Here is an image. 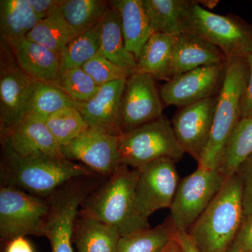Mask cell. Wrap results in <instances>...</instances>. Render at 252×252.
I'll return each instance as SVG.
<instances>
[{
	"label": "cell",
	"mask_w": 252,
	"mask_h": 252,
	"mask_svg": "<svg viewBox=\"0 0 252 252\" xmlns=\"http://www.w3.org/2000/svg\"><path fill=\"white\" fill-rule=\"evenodd\" d=\"M4 149L1 165L3 186L20 189L39 198L47 200L68 182L94 176L90 169L65 158L23 157L11 149Z\"/></svg>",
	"instance_id": "6da1fadb"
},
{
	"label": "cell",
	"mask_w": 252,
	"mask_h": 252,
	"mask_svg": "<svg viewBox=\"0 0 252 252\" xmlns=\"http://www.w3.org/2000/svg\"><path fill=\"white\" fill-rule=\"evenodd\" d=\"M138 170L121 165L99 188L91 192L81 211L116 227L122 236L150 228L141 215L136 199Z\"/></svg>",
	"instance_id": "7a4b0ae2"
},
{
	"label": "cell",
	"mask_w": 252,
	"mask_h": 252,
	"mask_svg": "<svg viewBox=\"0 0 252 252\" xmlns=\"http://www.w3.org/2000/svg\"><path fill=\"white\" fill-rule=\"evenodd\" d=\"M242 183L237 174L227 179L206 210L190 226L199 252H227L244 216Z\"/></svg>",
	"instance_id": "3957f363"
},
{
	"label": "cell",
	"mask_w": 252,
	"mask_h": 252,
	"mask_svg": "<svg viewBox=\"0 0 252 252\" xmlns=\"http://www.w3.org/2000/svg\"><path fill=\"white\" fill-rule=\"evenodd\" d=\"M250 77L248 59L226 60V71L218 101L210 140L198 167L217 170L232 132L241 120L242 102Z\"/></svg>",
	"instance_id": "277c9868"
},
{
	"label": "cell",
	"mask_w": 252,
	"mask_h": 252,
	"mask_svg": "<svg viewBox=\"0 0 252 252\" xmlns=\"http://www.w3.org/2000/svg\"><path fill=\"white\" fill-rule=\"evenodd\" d=\"M184 33L195 34L219 48L227 59L252 55V24L236 15H220L192 1Z\"/></svg>",
	"instance_id": "5b68a950"
},
{
	"label": "cell",
	"mask_w": 252,
	"mask_h": 252,
	"mask_svg": "<svg viewBox=\"0 0 252 252\" xmlns=\"http://www.w3.org/2000/svg\"><path fill=\"white\" fill-rule=\"evenodd\" d=\"M119 147L122 165L135 170L161 158L177 162L185 154L165 116L119 135Z\"/></svg>",
	"instance_id": "8992f818"
},
{
	"label": "cell",
	"mask_w": 252,
	"mask_h": 252,
	"mask_svg": "<svg viewBox=\"0 0 252 252\" xmlns=\"http://www.w3.org/2000/svg\"><path fill=\"white\" fill-rule=\"evenodd\" d=\"M49 201L14 187L0 189V236L4 240L26 235L44 236Z\"/></svg>",
	"instance_id": "52a82bcc"
},
{
	"label": "cell",
	"mask_w": 252,
	"mask_h": 252,
	"mask_svg": "<svg viewBox=\"0 0 252 252\" xmlns=\"http://www.w3.org/2000/svg\"><path fill=\"white\" fill-rule=\"evenodd\" d=\"M94 177H81L68 182L48 198L50 211L45 237L52 252H73L72 241L79 208L94 188Z\"/></svg>",
	"instance_id": "ba28073f"
},
{
	"label": "cell",
	"mask_w": 252,
	"mask_h": 252,
	"mask_svg": "<svg viewBox=\"0 0 252 252\" xmlns=\"http://www.w3.org/2000/svg\"><path fill=\"white\" fill-rule=\"evenodd\" d=\"M227 179L218 170L198 167L179 184L170 207L172 223L178 231L189 228L206 210Z\"/></svg>",
	"instance_id": "9c48e42d"
},
{
	"label": "cell",
	"mask_w": 252,
	"mask_h": 252,
	"mask_svg": "<svg viewBox=\"0 0 252 252\" xmlns=\"http://www.w3.org/2000/svg\"><path fill=\"white\" fill-rule=\"evenodd\" d=\"M0 65L1 133L9 130L29 113L36 80L19 67L9 46L1 41Z\"/></svg>",
	"instance_id": "30bf717a"
},
{
	"label": "cell",
	"mask_w": 252,
	"mask_h": 252,
	"mask_svg": "<svg viewBox=\"0 0 252 252\" xmlns=\"http://www.w3.org/2000/svg\"><path fill=\"white\" fill-rule=\"evenodd\" d=\"M119 140V135L89 126L79 137L61 147V152L66 159L79 160L92 171L109 178L122 165Z\"/></svg>",
	"instance_id": "8fae6325"
},
{
	"label": "cell",
	"mask_w": 252,
	"mask_h": 252,
	"mask_svg": "<svg viewBox=\"0 0 252 252\" xmlns=\"http://www.w3.org/2000/svg\"><path fill=\"white\" fill-rule=\"evenodd\" d=\"M175 162L170 158H161L137 170L136 199L139 211L144 218L171 207L180 184Z\"/></svg>",
	"instance_id": "7c38bea8"
},
{
	"label": "cell",
	"mask_w": 252,
	"mask_h": 252,
	"mask_svg": "<svg viewBox=\"0 0 252 252\" xmlns=\"http://www.w3.org/2000/svg\"><path fill=\"white\" fill-rule=\"evenodd\" d=\"M225 71L226 61L198 67L172 78L160 88L162 102L165 105L181 108L218 95L223 86Z\"/></svg>",
	"instance_id": "4fadbf2b"
},
{
	"label": "cell",
	"mask_w": 252,
	"mask_h": 252,
	"mask_svg": "<svg viewBox=\"0 0 252 252\" xmlns=\"http://www.w3.org/2000/svg\"><path fill=\"white\" fill-rule=\"evenodd\" d=\"M162 109L157 79L144 73L132 74L123 96L121 135L162 117Z\"/></svg>",
	"instance_id": "5bb4252c"
},
{
	"label": "cell",
	"mask_w": 252,
	"mask_h": 252,
	"mask_svg": "<svg viewBox=\"0 0 252 252\" xmlns=\"http://www.w3.org/2000/svg\"><path fill=\"white\" fill-rule=\"evenodd\" d=\"M218 95L181 107L172 119V128L181 147L198 163L211 135Z\"/></svg>",
	"instance_id": "9a60e30c"
},
{
	"label": "cell",
	"mask_w": 252,
	"mask_h": 252,
	"mask_svg": "<svg viewBox=\"0 0 252 252\" xmlns=\"http://www.w3.org/2000/svg\"><path fill=\"white\" fill-rule=\"evenodd\" d=\"M1 138L4 148L23 157L64 158L45 120L32 113H28L14 127L1 133Z\"/></svg>",
	"instance_id": "2e32d148"
},
{
	"label": "cell",
	"mask_w": 252,
	"mask_h": 252,
	"mask_svg": "<svg viewBox=\"0 0 252 252\" xmlns=\"http://www.w3.org/2000/svg\"><path fill=\"white\" fill-rule=\"evenodd\" d=\"M126 79L99 86L97 94L91 100L80 102L79 111L88 126L121 135L122 99Z\"/></svg>",
	"instance_id": "e0dca14e"
},
{
	"label": "cell",
	"mask_w": 252,
	"mask_h": 252,
	"mask_svg": "<svg viewBox=\"0 0 252 252\" xmlns=\"http://www.w3.org/2000/svg\"><path fill=\"white\" fill-rule=\"evenodd\" d=\"M1 41L7 44L18 65L29 77L56 84L61 70L58 55L26 37Z\"/></svg>",
	"instance_id": "ac0fdd59"
},
{
	"label": "cell",
	"mask_w": 252,
	"mask_h": 252,
	"mask_svg": "<svg viewBox=\"0 0 252 252\" xmlns=\"http://www.w3.org/2000/svg\"><path fill=\"white\" fill-rule=\"evenodd\" d=\"M223 53L201 36L183 33L177 36L172 52L170 79L203 66L226 61Z\"/></svg>",
	"instance_id": "d6986e66"
},
{
	"label": "cell",
	"mask_w": 252,
	"mask_h": 252,
	"mask_svg": "<svg viewBox=\"0 0 252 252\" xmlns=\"http://www.w3.org/2000/svg\"><path fill=\"white\" fill-rule=\"evenodd\" d=\"M121 237L116 227L79 210L73 235L78 252H117Z\"/></svg>",
	"instance_id": "ffe728a7"
},
{
	"label": "cell",
	"mask_w": 252,
	"mask_h": 252,
	"mask_svg": "<svg viewBox=\"0 0 252 252\" xmlns=\"http://www.w3.org/2000/svg\"><path fill=\"white\" fill-rule=\"evenodd\" d=\"M109 3L120 16L126 49L137 59L154 34L142 0H113Z\"/></svg>",
	"instance_id": "44dd1931"
},
{
	"label": "cell",
	"mask_w": 252,
	"mask_h": 252,
	"mask_svg": "<svg viewBox=\"0 0 252 252\" xmlns=\"http://www.w3.org/2000/svg\"><path fill=\"white\" fill-rule=\"evenodd\" d=\"M191 3L186 0H142L154 33L175 37L184 33Z\"/></svg>",
	"instance_id": "7402d4cb"
},
{
	"label": "cell",
	"mask_w": 252,
	"mask_h": 252,
	"mask_svg": "<svg viewBox=\"0 0 252 252\" xmlns=\"http://www.w3.org/2000/svg\"><path fill=\"white\" fill-rule=\"evenodd\" d=\"M177 37L154 33L136 59L137 72L150 74L157 80H170L172 52Z\"/></svg>",
	"instance_id": "603a6c76"
},
{
	"label": "cell",
	"mask_w": 252,
	"mask_h": 252,
	"mask_svg": "<svg viewBox=\"0 0 252 252\" xmlns=\"http://www.w3.org/2000/svg\"><path fill=\"white\" fill-rule=\"evenodd\" d=\"M44 18L34 12L28 0H1V39L7 40L26 37Z\"/></svg>",
	"instance_id": "cb8c5ba5"
},
{
	"label": "cell",
	"mask_w": 252,
	"mask_h": 252,
	"mask_svg": "<svg viewBox=\"0 0 252 252\" xmlns=\"http://www.w3.org/2000/svg\"><path fill=\"white\" fill-rule=\"evenodd\" d=\"M99 51L118 66L137 69L135 57L127 51L124 43L120 16L112 6L102 20Z\"/></svg>",
	"instance_id": "d4e9b609"
},
{
	"label": "cell",
	"mask_w": 252,
	"mask_h": 252,
	"mask_svg": "<svg viewBox=\"0 0 252 252\" xmlns=\"http://www.w3.org/2000/svg\"><path fill=\"white\" fill-rule=\"evenodd\" d=\"M78 34L66 22L57 6L28 33L26 38L60 57L63 49Z\"/></svg>",
	"instance_id": "484cf974"
},
{
	"label": "cell",
	"mask_w": 252,
	"mask_h": 252,
	"mask_svg": "<svg viewBox=\"0 0 252 252\" xmlns=\"http://www.w3.org/2000/svg\"><path fill=\"white\" fill-rule=\"evenodd\" d=\"M102 20L79 32L63 49L60 56V72L71 68L82 67L85 63L99 52Z\"/></svg>",
	"instance_id": "4316f807"
},
{
	"label": "cell",
	"mask_w": 252,
	"mask_h": 252,
	"mask_svg": "<svg viewBox=\"0 0 252 252\" xmlns=\"http://www.w3.org/2000/svg\"><path fill=\"white\" fill-rule=\"evenodd\" d=\"M170 217L154 228L121 237L117 252H160L177 233Z\"/></svg>",
	"instance_id": "83f0119b"
},
{
	"label": "cell",
	"mask_w": 252,
	"mask_h": 252,
	"mask_svg": "<svg viewBox=\"0 0 252 252\" xmlns=\"http://www.w3.org/2000/svg\"><path fill=\"white\" fill-rule=\"evenodd\" d=\"M252 154V119H242L225 145L217 170L225 179L236 173L240 164Z\"/></svg>",
	"instance_id": "f1b7e54d"
},
{
	"label": "cell",
	"mask_w": 252,
	"mask_h": 252,
	"mask_svg": "<svg viewBox=\"0 0 252 252\" xmlns=\"http://www.w3.org/2000/svg\"><path fill=\"white\" fill-rule=\"evenodd\" d=\"M109 1L101 0H61L58 9L78 33L99 22L110 9Z\"/></svg>",
	"instance_id": "f546056e"
},
{
	"label": "cell",
	"mask_w": 252,
	"mask_h": 252,
	"mask_svg": "<svg viewBox=\"0 0 252 252\" xmlns=\"http://www.w3.org/2000/svg\"><path fill=\"white\" fill-rule=\"evenodd\" d=\"M80 102L73 99L57 85L36 81L29 113L44 120L51 114L67 107L79 110Z\"/></svg>",
	"instance_id": "4dcf8cb0"
},
{
	"label": "cell",
	"mask_w": 252,
	"mask_h": 252,
	"mask_svg": "<svg viewBox=\"0 0 252 252\" xmlns=\"http://www.w3.org/2000/svg\"><path fill=\"white\" fill-rule=\"evenodd\" d=\"M45 122L61 148L70 143L89 127L81 112L73 107L54 113Z\"/></svg>",
	"instance_id": "1f68e13d"
},
{
	"label": "cell",
	"mask_w": 252,
	"mask_h": 252,
	"mask_svg": "<svg viewBox=\"0 0 252 252\" xmlns=\"http://www.w3.org/2000/svg\"><path fill=\"white\" fill-rule=\"evenodd\" d=\"M55 84L79 102L91 100L99 89V86L82 67L71 68L60 72Z\"/></svg>",
	"instance_id": "d6a6232c"
},
{
	"label": "cell",
	"mask_w": 252,
	"mask_h": 252,
	"mask_svg": "<svg viewBox=\"0 0 252 252\" xmlns=\"http://www.w3.org/2000/svg\"><path fill=\"white\" fill-rule=\"evenodd\" d=\"M82 68L99 86L119 79H127L132 74L138 72L136 69L117 65L104 57L99 51L85 63Z\"/></svg>",
	"instance_id": "836d02e7"
},
{
	"label": "cell",
	"mask_w": 252,
	"mask_h": 252,
	"mask_svg": "<svg viewBox=\"0 0 252 252\" xmlns=\"http://www.w3.org/2000/svg\"><path fill=\"white\" fill-rule=\"evenodd\" d=\"M242 183L244 215L252 213V154L243 160L236 173Z\"/></svg>",
	"instance_id": "e575fe53"
},
{
	"label": "cell",
	"mask_w": 252,
	"mask_h": 252,
	"mask_svg": "<svg viewBox=\"0 0 252 252\" xmlns=\"http://www.w3.org/2000/svg\"><path fill=\"white\" fill-rule=\"evenodd\" d=\"M227 252H252V213L244 215Z\"/></svg>",
	"instance_id": "d590c367"
},
{
	"label": "cell",
	"mask_w": 252,
	"mask_h": 252,
	"mask_svg": "<svg viewBox=\"0 0 252 252\" xmlns=\"http://www.w3.org/2000/svg\"><path fill=\"white\" fill-rule=\"evenodd\" d=\"M248 61L250 67V77L242 102L241 120L252 119V55L249 56Z\"/></svg>",
	"instance_id": "8d00e7d4"
},
{
	"label": "cell",
	"mask_w": 252,
	"mask_h": 252,
	"mask_svg": "<svg viewBox=\"0 0 252 252\" xmlns=\"http://www.w3.org/2000/svg\"><path fill=\"white\" fill-rule=\"evenodd\" d=\"M61 0H28L32 9L39 16L46 17V15L57 7Z\"/></svg>",
	"instance_id": "74e56055"
},
{
	"label": "cell",
	"mask_w": 252,
	"mask_h": 252,
	"mask_svg": "<svg viewBox=\"0 0 252 252\" xmlns=\"http://www.w3.org/2000/svg\"><path fill=\"white\" fill-rule=\"evenodd\" d=\"M5 252H34V250L30 242L22 236L10 240Z\"/></svg>",
	"instance_id": "f35d334b"
},
{
	"label": "cell",
	"mask_w": 252,
	"mask_h": 252,
	"mask_svg": "<svg viewBox=\"0 0 252 252\" xmlns=\"http://www.w3.org/2000/svg\"><path fill=\"white\" fill-rule=\"evenodd\" d=\"M176 238L182 246L184 252H199L193 240L187 231H178L176 233Z\"/></svg>",
	"instance_id": "ab89813d"
},
{
	"label": "cell",
	"mask_w": 252,
	"mask_h": 252,
	"mask_svg": "<svg viewBox=\"0 0 252 252\" xmlns=\"http://www.w3.org/2000/svg\"><path fill=\"white\" fill-rule=\"evenodd\" d=\"M160 252H184L182 250V246L180 243H179L177 239L175 236L167 244L166 246Z\"/></svg>",
	"instance_id": "60d3db41"
},
{
	"label": "cell",
	"mask_w": 252,
	"mask_h": 252,
	"mask_svg": "<svg viewBox=\"0 0 252 252\" xmlns=\"http://www.w3.org/2000/svg\"></svg>",
	"instance_id": "b9f144b4"
}]
</instances>
